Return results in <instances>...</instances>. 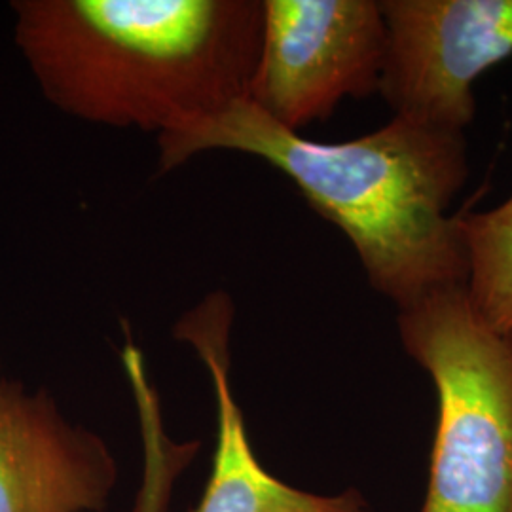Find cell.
Returning a JSON list of instances; mask_svg holds the SVG:
<instances>
[{"mask_svg":"<svg viewBox=\"0 0 512 512\" xmlns=\"http://www.w3.org/2000/svg\"><path fill=\"white\" fill-rule=\"evenodd\" d=\"M459 232L473 310L492 329L512 334V196L494 209L459 215Z\"/></svg>","mask_w":512,"mask_h":512,"instance_id":"8","label":"cell"},{"mask_svg":"<svg viewBox=\"0 0 512 512\" xmlns=\"http://www.w3.org/2000/svg\"><path fill=\"white\" fill-rule=\"evenodd\" d=\"M385 48L380 0H262L247 101L300 133L342 101L380 93Z\"/></svg>","mask_w":512,"mask_h":512,"instance_id":"4","label":"cell"},{"mask_svg":"<svg viewBox=\"0 0 512 512\" xmlns=\"http://www.w3.org/2000/svg\"><path fill=\"white\" fill-rule=\"evenodd\" d=\"M114 484L103 440L73 427L46 391L0 378V512L101 511Z\"/></svg>","mask_w":512,"mask_h":512,"instance_id":"6","label":"cell"},{"mask_svg":"<svg viewBox=\"0 0 512 512\" xmlns=\"http://www.w3.org/2000/svg\"><path fill=\"white\" fill-rule=\"evenodd\" d=\"M397 325L437 393L420 512H512V334L486 325L465 287L399 310Z\"/></svg>","mask_w":512,"mask_h":512,"instance_id":"3","label":"cell"},{"mask_svg":"<svg viewBox=\"0 0 512 512\" xmlns=\"http://www.w3.org/2000/svg\"><path fill=\"white\" fill-rule=\"evenodd\" d=\"M232 323V298L213 293L175 325V336L196 349L209 368L217 399L219 433L213 473L192 512H370L357 492L332 497L308 494L281 482L258 463L230 387Z\"/></svg>","mask_w":512,"mask_h":512,"instance_id":"7","label":"cell"},{"mask_svg":"<svg viewBox=\"0 0 512 512\" xmlns=\"http://www.w3.org/2000/svg\"><path fill=\"white\" fill-rule=\"evenodd\" d=\"M44 99L107 128L164 133L247 99L262 0H14Z\"/></svg>","mask_w":512,"mask_h":512,"instance_id":"2","label":"cell"},{"mask_svg":"<svg viewBox=\"0 0 512 512\" xmlns=\"http://www.w3.org/2000/svg\"><path fill=\"white\" fill-rule=\"evenodd\" d=\"M380 4L385 103L395 116L465 133L476 116V80L512 55V0Z\"/></svg>","mask_w":512,"mask_h":512,"instance_id":"5","label":"cell"},{"mask_svg":"<svg viewBox=\"0 0 512 512\" xmlns=\"http://www.w3.org/2000/svg\"><path fill=\"white\" fill-rule=\"evenodd\" d=\"M203 152L247 154L285 175L349 239L370 287L397 311L465 287L459 215H450L471 175L465 133L393 116L363 137L319 143L239 99L160 133L158 171Z\"/></svg>","mask_w":512,"mask_h":512,"instance_id":"1","label":"cell"}]
</instances>
